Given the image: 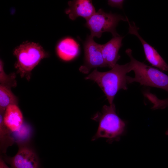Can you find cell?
<instances>
[{
  "instance_id": "obj_13",
  "label": "cell",
  "mask_w": 168,
  "mask_h": 168,
  "mask_svg": "<svg viewBox=\"0 0 168 168\" xmlns=\"http://www.w3.org/2000/svg\"><path fill=\"white\" fill-rule=\"evenodd\" d=\"M10 88L1 85L0 86V113L3 115L8 106L17 104V99Z\"/></svg>"
},
{
  "instance_id": "obj_2",
  "label": "cell",
  "mask_w": 168,
  "mask_h": 168,
  "mask_svg": "<svg viewBox=\"0 0 168 168\" xmlns=\"http://www.w3.org/2000/svg\"><path fill=\"white\" fill-rule=\"evenodd\" d=\"M91 119L99 124L92 141L104 138L107 139V142L111 143L114 141H119L124 132L125 123L116 114L114 103L110 105H104L101 112H97Z\"/></svg>"
},
{
  "instance_id": "obj_18",
  "label": "cell",
  "mask_w": 168,
  "mask_h": 168,
  "mask_svg": "<svg viewBox=\"0 0 168 168\" xmlns=\"http://www.w3.org/2000/svg\"><path fill=\"white\" fill-rule=\"evenodd\" d=\"M124 2L123 0H108V4L110 6L122 9L123 3Z\"/></svg>"
},
{
  "instance_id": "obj_19",
  "label": "cell",
  "mask_w": 168,
  "mask_h": 168,
  "mask_svg": "<svg viewBox=\"0 0 168 168\" xmlns=\"http://www.w3.org/2000/svg\"><path fill=\"white\" fill-rule=\"evenodd\" d=\"M0 168H12L8 167L6 164L5 162L2 159V156L0 157Z\"/></svg>"
},
{
  "instance_id": "obj_6",
  "label": "cell",
  "mask_w": 168,
  "mask_h": 168,
  "mask_svg": "<svg viewBox=\"0 0 168 168\" xmlns=\"http://www.w3.org/2000/svg\"><path fill=\"white\" fill-rule=\"evenodd\" d=\"M93 38L90 35L83 43L84 62L79 70L84 74L88 73L93 68L107 67L102 56L101 44L96 42Z\"/></svg>"
},
{
  "instance_id": "obj_20",
  "label": "cell",
  "mask_w": 168,
  "mask_h": 168,
  "mask_svg": "<svg viewBox=\"0 0 168 168\" xmlns=\"http://www.w3.org/2000/svg\"><path fill=\"white\" fill-rule=\"evenodd\" d=\"M166 134L167 135H168V129L167 130L166 132Z\"/></svg>"
},
{
  "instance_id": "obj_9",
  "label": "cell",
  "mask_w": 168,
  "mask_h": 168,
  "mask_svg": "<svg viewBox=\"0 0 168 168\" xmlns=\"http://www.w3.org/2000/svg\"><path fill=\"white\" fill-rule=\"evenodd\" d=\"M68 4L69 7L66 10L65 13L73 21L79 17L84 18L86 20L96 12L91 0L70 1Z\"/></svg>"
},
{
  "instance_id": "obj_8",
  "label": "cell",
  "mask_w": 168,
  "mask_h": 168,
  "mask_svg": "<svg viewBox=\"0 0 168 168\" xmlns=\"http://www.w3.org/2000/svg\"><path fill=\"white\" fill-rule=\"evenodd\" d=\"M126 18L129 25L128 33L136 36L141 42L146 60L152 66L159 68L161 71H168V64L154 48L147 43L140 35L138 31L139 28L136 26L135 23L133 22L131 24L127 17Z\"/></svg>"
},
{
  "instance_id": "obj_17",
  "label": "cell",
  "mask_w": 168,
  "mask_h": 168,
  "mask_svg": "<svg viewBox=\"0 0 168 168\" xmlns=\"http://www.w3.org/2000/svg\"><path fill=\"white\" fill-rule=\"evenodd\" d=\"M154 110L164 109L168 107V97L164 99H159L156 96H154L152 100Z\"/></svg>"
},
{
  "instance_id": "obj_12",
  "label": "cell",
  "mask_w": 168,
  "mask_h": 168,
  "mask_svg": "<svg viewBox=\"0 0 168 168\" xmlns=\"http://www.w3.org/2000/svg\"><path fill=\"white\" fill-rule=\"evenodd\" d=\"M3 121L12 133L19 130L24 123L23 118L17 105H11L6 108L3 115Z\"/></svg>"
},
{
  "instance_id": "obj_7",
  "label": "cell",
  "mask_w": 168,
  "mask_h": 168,
  "mask_svg": "<svg viewBox=\"0 0 168 168\" xmlns=\"http://www.w3.org/2000/svg\"><path fill=\"white\" fill-rule=\"evenodd\" d=\"M18 146L16 155L12 157L4 156L2 158L4 161L12 168H40L39 159L34 150L28 144Z\"/></svg>"
},
{
  "instance_id": "obj_4",
  "label": "cell",
  "mask_w": 168,
  "mask_h": 168,
  "mask_svg": "<svg viewBox=\"0 0 168 168\" xmlns=\"http://www.w3.org/2000/svg\"><path fill=\"white\" fill-rule=\"evenodd\" d=\"M14 55L16 58L15 67L21 77L29 80L34 68L48 54L39 44L26 42L14 49Z\"/></svg>"
},
{
  "instance_id": "obj_1",
  "label": "cell",
  "mask_w": 168,
  "mask_h": 168,
  "mask_svg": "<svg viewBox=\"0 0 168 168\" xmlns=\"http://www.w3.org/2000/svg\"><path fill=\"white\" fill-rule=\"evenodd\" d=\"M130 72L129 63L119 65L117 63L109 71L100 72L97 69L85 78L96 82L103 91L110 105L113 103L115 95L121 89L127 90V74Z\"/></svg>"
},
{
  "instance_id": "obj_15",
  "label": "cell",
  "mask_w": 168,
  "mask_h": 168,
  "mask_svg": "<svg viewBox=\"0 0 168 168\" xmlns=\"http://www.w3.org/2000/svg\"><path fill=\"white\" fill-rule=\"evenodd\" d=\"M31 129L28 125L24 123L18 131L12 133L14 142L18 145L28 144L31 135Z\"/></svg>"
},
{
  "instance_id": "obj_3",
  "label": "cell",
  "mask_w": 168,
  "mask_h": 168,
  "mask_svg": "<svg viewBox=\"0 0 168 168\" xmlns=\"http://www.w3.org/2000/svg\"><path fill=\"white\" fill-rule=\"evenodd\" d=\"M125 52L130 58V71L135 74L134 77L127 76L128 84L137 82L142 85L160 88L168 92V75L136 59L130 49H127Z\"/></svg>"
},
{
  "instance_id": "obj_10",
  "label": "cell",
  "mask_w": 168,
  "mask_h": 168,
  "mask_svg": "<svg viewBox=\"0 0 168 168\" xmlns=\"http://www.w3.org/2000/svg\"><path fill=\"white\" fill-rule=\"evenodd\" d=\"M124 37L120 35L113 37L105 44H101L103 58L107 67L110 68L114 67L120 58L119 52L122 45V40Z\"/></svg>"
},
{
  "instance_id": "obj_16",
  "label": "cell",
  "mask_w": 168,
  "mask_h": 168,
  "mask_svg": "<svg viewBox=\"0 0 168 168\" xmlns=\"http://www.w3.org/2000/svg\"><path fill=\"white\" fill-rule=\"evenodd\" d=\"M2 61H0V85L11 88L16 86V81L14 74L7 75L4 72Z\"/></svg>"
},
{
  "instance_id": "obj_11",
  "label": "cell",
  "mask_w": 168,
  "mask_h": 168,
  "mask_svg": "<svg viewBox=\"0 0 168 168\" xmlns=\"http://www.w3.org/2000/svg\"><path fill=\"white\" fill-rule=\"evenodd\" d=\"M80 46L74 39L67 37L61 40L56 48L58 57L66 61L72 60L76 58L80 53Z\"/></svg>"
},
{
  "instance_id": "obj_14",
  "label": "cell",
  "mask_w": 168,
  "mask_h": 168,
  "mask_svg": "<svg viewBox=\"0 0 168 168\" xmlns=\"http://www.w3.org/2000/svg\"><path fill=\"white\" fill-rule=\"evenodd\" d=\"M3 114H0V151L5 154L7 147L15 142L12 133L5 126L3 121Z\"/></svg>"
},
{
  "instance_id": "obj_5",
  "label": "cell",
  "mask_w": 168,
  "mask_h": 168,
  "mask_svg": "<svg viewBox=\"0 0 168 168\" xmlns=\"http://www.w3.org/2000/svg\"><path fill=\"white\" fill-rule=\"evenodd\" d=\"M86 21L85 25L90 30V35L98 38H100L102 34L106 32H110L113 37L119 35L116 30L119 22L120 21H127L126 17L125 18L111 12H105L101 8Z\"/></svg>"
}]
</instances>
